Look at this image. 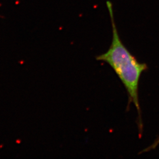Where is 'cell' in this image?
Segmentation results:
<instances>
[{"label":"cell","mask_w":159,"mask_h":159,"mask_svg":"<svg viewBox=\"0 0 159 159\" xmlns=\"http://www.w3.org/2000/svg\"><path fill=\"white\" fill-rule=\"evenodd\" d=\"M106 6L112 25V41L108 50L97 56L96 60L107 63L125 87L129 96V104L133 103L136 107L139 119V130L142 132V120L139 100V84L142 74L147 70L148 66L144 63H139L123 44L115 23L113 4L111 2L107 1Z\"/></svg>","instance_id":"cell-1"}]
</instances>
